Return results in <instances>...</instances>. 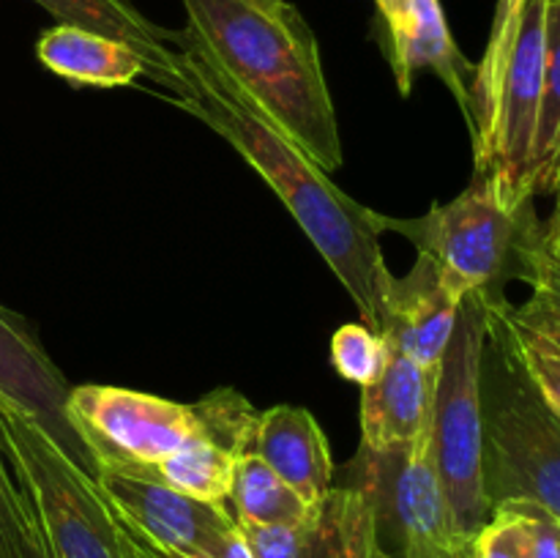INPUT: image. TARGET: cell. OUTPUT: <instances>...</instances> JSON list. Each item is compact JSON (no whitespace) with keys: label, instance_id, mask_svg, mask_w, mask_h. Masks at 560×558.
I'll return each mask as SVG.
<instances>
[{"label":"cell","instance_id":"6da1fadb","mask_svg":"<svg viewBox=\"0 0 560 558\" xmlns=\"http://www.w3.org/2000/svg\"><path fill=\"white\" fill-rule=\"evenodd\" d=\"M180 69L189 96L175 98V107L211 126L257 170L355 301L366 326L381 332L394 274L383 257L375 211L345 195L186 33Z\"/></svg>","mask_w":560,"mask_h":558},{"label":"cell","instance_id":"7a4b0ae2","mask_svg":"<svg viewBox=\"0 0 560 558\" xmlns=\"http://www.w3.org/2000/svg\"><path fill=\"white\" fill-rule=\"evenodd\" d=\"M184 33L211 55L288 140L326 173L342 167L337 109L320 47L295 5L257 0H180Z\"/></svg>","mask_w":560,"mask_h":558},{"label":"cell","instance_id":"3957f363","mask_svg":"<svg viewBox=\"0 0 560 558\" xmlns=\"http://www.w3.org/2000/svg\"><path fill=\"white\" fill-rule=\"evenodd\" d=\"M71 430L96 470L142 476L200 438L230 452L252 449L257 410L233 388H217L200 403H175L135 388L85 383L71 386L66 399Z\"/></svg>","mask_w":560,"mask_h":558},{"label":"cell","instance_id":"277c9868","mask_svg":"<svg viewBox=\"0 0 560 558\" xmlns=\"http://www.w3.org/2000/svg\"><path fill=\"white\" fill-rule=\"evenodd\" d=\"M485 348L487 295L470 293L459 304L457 326L438 367L432 403V460L454 528L465 545H470L492 514L485 485Z\"/></svg>","mask_w":560,"mask_h":558},{"label":"cell","instance_id":"5b68a950","mask_svg":"<svg viewBox=\"0 0 560 558\" xmlns=\"http://www.w3.org/2000/svg\"><path fill=\"white\" fill-rule=\"evenodd\" d=\"M485 485L492 509L534 503L560 520V416L487 334L481 364Z\"/></svg>","mask_w":560,"mask_h":558},{"label":"cell","instance_id":"8992f818","mask_svg":"<svg viewBox=\"0 0 560 558\" xmlns=\"http://www.w3.org/2000/svg\"><path fill=\"white\" fill-rule=\"evenodd\" d=\"M0 441L52 558H124V531L96 479L42 427L0 399Z\"/></svg>","mask_w":560,"mask_h":558},{"label":"cell","instance_id":"52a82bcc","mask_svg":"<svg viewBox=\"0 0 560 558\" xmlns=\"http://www.w3.org/2000/svg\"><path fill=\"white\" fill-rule=\"evenodd\" d=\"M506 211L495 195L487 173H476L465 191L454 200L432 206L424 217L394 219L375 211L377 230H394L430 257L443 284L457 299L481 293L487 299H503L501 282L514 271V249L525 211Z\"/></svg>","mask_w":560,"mask_h":558},{"label":"cell","instance_id":"ba28073f","mask_svg":"<svg viewBox=\"0 0 560 558\" xmlns=\"http://www.w3.org/2000/svg\"><path fill=\"white\" fill-rule=\"evenodd\" d=\"M339 474V485L353 487L370 501L392 558H468L432 460V425L408 449L359 446Z\"/></svg>","mask_w":560,"mask_h":558},{"label":"cell","instance_id":"9c48e42d","mask_svg":"<svg viewBox=\"0 0 560 558\" xmlns=\"http://www.w3.org/2000/svg\"><path fill=\"white\" fill-rule=\"evenodd\" d=\"M545 14L547 0L525 3L501 82L490 142L481 162L476 164V173H487L492 178L498 200L506 211H520L534 200L528 175L545 77Z\"/></svg>","mask_w":560,"mask_h":558},{"label":"cell","instance_id":"30bf717a","mask_svg":"<svg viewBox=\"0 0 560 558\" xmlns=\"http://www.w3.org/2000/svg\"><path fill=\"white\" fill-rule=\"evenodd\" d=\"M96 485L118 523L162 558H202L235 525L230 507L164 487L151 479L96 470Z\"/></svg>","mask_w":560,"mask_h":558},{"label":"cell","instance_id":"8fae6325","mask_svg":"<svg viewBox=\"0 0 560 558\" xmlns=\"http://www.w3.org/2000/svg\"><path fill=\"white\" fill-rule=\"evenodd\" d=\"M71 383L49 359L25 317L0 306V399L36 421L71 460L93 476V463L66 416Z\"/></svg>","mask_w":560,"mask_h":558},{"label":"cell","instance_id":"7c38bea8","mask_svg":"<svg viewBox=\"0 0 560 558\" xmlns=\"http://www.w3.org/2000/svg\"><path fill=\"white\" fill-rule=\"evenodd\" d=\"M238 528L257 558H392L377 534L370 501L345 485H334L299 523Z\"/></svg>","mask_w":560,"mask_h":558},{"label":"cell","instance_id":"4fadbf2b","mask_svg":"<svg viewBox=\"0 0 560 558\" xmlns=\"http://www.w3.org/2000/svg\"><path fill=\"white\" fill-rule=\"evenodd\" d=\"M383 25V53L392 63L402 96L419 71H435L463 109L470 113V85L476 66L459 53L441 0H375Z\"/></svg>","mask_w":560,"mask_h":558},{"label":"cell","instance_id":"5bb4252c","mask_svg":"<svg viewBox=\"0 0 560 558\" xmlns=\"http://www.w3.org/2000/svg\"><path fill=\"white\" fill-rule=\"evenodd\" d=\"M463 299L443 284L430 257L419 255L402 279L394 277L386 295V317L381 332L394 350L421 367H441Z\"/></svg>","mask_w":560,"mask_h":558},{"label":"cell","instance_id":"9a60e30c","mask_svg":"<svg viewBox=\"0 0 560 558\" xmlns=\"http://www.w3.org/2000/svg\"><path fill=\"white\" fill-rule=\"evenodd\" d=\"M58 20V25L85 27L118 38L142 55L148 80L167 91L170 102L189 96V82L180 69L184 31H170L148 20L129 0H33Z\"/></svg>","mask_w":560,"mask_h":558},{"label":"cell","instance_id":"2e32d148","mask_svg":"<svg viewBox=\"0 0 560 558\" xmlns=\"http://www.w3.org/2000/svg\"><path fill=\"white\" fill-rule=\"evenodd\" d=\"M438 367L416 364L392 348L383 375L361 388V446L375 452L408 449L432 425Z\"/></svg>","mask_w":560,"mask_h":558},{"label":"cell","instance_id":"e0dca14e","mask_svg":"<svg viewBox=\"0 0 560 558\" xmlns=\"http://www.w3.org/2000/svg\"><path fill=\"white\" fill-rule=\"evenodd\" d=\"M249 452L288 481L306 503H317L337 485L328 438L306 408L273 405L257 414Z\"/></svg>","mask_w":560,"mask_h":558},{"label":"cell","instance_id":"ac0fdd59","mask_svg":"<svg viewBox=\"0 0 560 558\" xmlns=\"http://www.w3.org/2000/svg\"><path fill=\"white\" fill-rule=\"evenodd\" d=\"M36 58L71 85L124 88L148 77L145 60L129 44L74 25L44 31L36 42Z\"/></svg>","mask_w":560,"mask_h":558},{"label":"cell","instance_id":"d6986e66","mask_svg":"<svg viewBox=\"0 0 560 558\" xmlns=\"http://www.w3.org/2000/svg\"><path fill=\"white\" fill-rule=\"evenodd\" d=\"M487 334L520 367L541 403L560 416V345L530 326L506 299H487Z\"/></svg>","mask_w":560,"mask_h":558},{"label":"cell","instance_id":"ffe728a7","mask_svg":"<svg viewBox=\"0 0 560 558\" xmlns=\"http://www.w3.org/2000/svg\"><path fill=\"white\" fill-rule=\"evenodd\" d=\"M525 3L528 0H498L485 55L476 63L468 113V129L470 140H474V164L481 162V156L487 151V142H490L492 124H495L498 96H501V82L503 74H506L509 55H512L514 38H517Z\"/></svg>","mask_w":560,"mask_h":558},{"label":"cell","instance_id":"44dd1931","mask_svg":"<svg viewBox=\"0 0 560 558\" xmlns=\"http://www.w3.org/2000/svg\"><path fill=\"white\" fill-rule=\"evenodd\" d=\"M228 507L235 523L246 528H279L299 523L312 503H306L288 481L279 479L255 452H244L235 460Z\"/></svg>","mask_w":560,"mask_h":558},{"label":"cell","instance_id":"7402d4cb","mask_svg":"<svg viewBox=\"0 0 560 558\" xmlns=\"http://www.w3.org/2000/svg\"><path fill=\"white\" fill-rule=\"evenodd\" d=\"M560 181V0H547L545 77L530 151V197L552 195Z\"/></svg>","mask_w":560,"mask_h":558},{"label":"cell","instance_id":"603a6c76","mask_svg":"<svg viewBox=\"0 0 560 558\" xmlns=\"http://www.w3.org/2000/svg\"><path fill=\"white\" fill-rule=\"evenodd\" d=\"M235 460H238V454L230 452L228 446L211 441V438H200V441L175 452L173 457L153 465L142 479L159 481V485L173 487L184 496L200 498V501L228 507Z\"/></svg>","mask_w":560,"mask_h":558},{"label":"cell","instance_id":"cb8c5ba5","mask_svg":"<svg viewBox=\"0 0 560 558\" xmlns=\"http://www.w3.org/2000/svg\"><path fill=\"white\" fill-rule=\"evenodd\" d=\"M392 356V345L364 323H345L331 337V364L339 377L355 386H372L383 375Z\"/></svg>","mask_w":560,"mask_h":558},{"label":"cell","instance_id":"d4e9b609","mask_svg":"<svg viewBox=\"0 0 560 558\" xmlns=\"http://www.w3.org/2000/svg\"><path fill=\"white\" fill-rule=\"evenodd\" d=\"M38 518L16 481L0 441V558H31L36 547Z\"/></svg>","mask_w":560,"mask_h":558},{"label":"cell","instance_id":"484cf974","mask_svg":"<svg viewBox=\"0 0 560 558\" xmlns=\"http://www.w3.org/2000/svg\"><path fill=\"white\" fill-rule=\"evenodd\" d=\"M468 558H530V520L520 503H501L470 539Z\"/></svg>","mask_w":560,"mask_h":558},{"label":"cell","instance_id":"4316f807","mask_svg":"<svg viewBox=\"0 0 560 558\" xmlns=\"http://www.w3.org/2000/svg\"><path fill=\"white\" fill-rule=\"evenodd\" d=\"M514 274H520L530 288L560 295V249H552L539 239V222L534 219V208L525 211L517 249H514Z\"/></svg>","mask_w":560,"mask_h":558},{"label":"cell","instance_id":"83f0119b","mask_svg":"<svg viewBox=\"0 0 560 558\" xmlns=\"http://www.w3.org/2000/svg\"><path fill=\"white\" fill-rule=\"evenodd\" d=\"M530 299L523 306H514L520 317L530 326L541 328L545 334H550L552 339L560 345V295L550 293V290L530 288Z\"/></svg>","mask_w":560,"mask_h":558},{"label":"cell","instance_id":"f1b7e54d","mask_svg":"<svg viewBox=\"0 0 560 558\" xmlns=\"http://www.w3.org/2000/svg\"><path fill=\"white\" fill-rule=\"evenodd\" d=\"M530 520V558H560V525L534 503H520Z\"/></svg>","mask_w":560,"mask_h":558},{"label":"cell","instance_id":"f546056e","mask_svg":"<svg viewBox=\"0 0 560 558\" xmlns=\"http://www.w3.org/2000/svg\"><path fill=\"white\" fill-rule=\"evenodd\" d=\"M556 208H552L550 219H547L545 224L539 222V239L545 241L547 246H552V249H560V184L556 186Z\"/></svg>","mask_w":560,"mask_h":558},{"label":"cell","instance_id":"4dcf8cb0","mask_svg":"<svg viewBox=\"0 0 560 558\" xmlns=\"http://www.w3.org/2000/svg\"><path fill=\"white\" fill-rule=\"evenodd\" d=\"M120 531H124V536H120V539H124V558H162L156 550H151L148 545H142L135 534H129L124 525H120Z\"/></svg>","mask_w":560,"mask_h":558},{"label":"cell","instance_id":"1f68e13d","mask_svg":"<svg viewBox=\"0 0 560 558\" xmlns=\"http://www.w3.org/2000/svg\"><path fill=\"white\" fill-rule=\"evenodd\" d=\"M31 558H52V556H49L47 542H44L42 534H38V542H36V547H33V556Z\"/></svg>","mask_w":560,"mask_h":558},{"label":"cell","instance_id":"d6a6232c","mask_svg":"<svg viewBox=\"0 0 560 558\" xmlns=\"http://www.w3.org/2000/svg\"><path fill=\"white\" fill-rule=\"evenodd\" d=\"M257 3H268V5H277V3H282V0H257Z\"/></svg>","mask_w":560,"mask_h":558},{"label":"cell","instance_id":"836d02e7","mask_svg":"<svg viewBox=\"0 0 560 558\" xmlns=\"http://www.w3.org/2000/svg\"><path fill=\"white\" fill-rule=\"evenodd\" d=\"M558 525H560V520H558Z\"/></svg>","mask_w":560,"mask_h":558},{"label":"cell","instance_id":"e575fe53","mask_svg":"<svg viewBox=\"0 0 560 558\" xmlns=\"http://www.w3.org/2000/svg\"><path fill=\"white\" fill-rule=\"evenodd\" d=\"M558 184H560V181H558Z\"/></svg>","mask_w":560,"mask_h":558}]
</instances>
